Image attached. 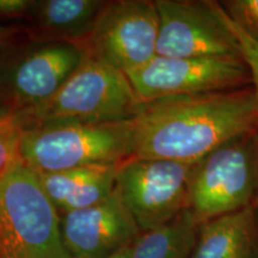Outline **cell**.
<instances>
[{
	"label": "cell",
	"instance_id": "ffe728a7",
	"mask_svg": "<svg viewBox=\"0 0 258 258\" xmlns=\"http://www.w3.org/2000/svg\"><path fill=\"white\" fill-rule=\"evenodd\" d=\"M21 30L16 27H6L0 25V53L8 48L10 44L14 43L21 36Z\"/></svg>",
	"mask_w": 258,
	"mask_h": 258
},
{
	"label": "cell",
	"instance_id": "e0dca14e",
	"mask_svg": "<svg viewBox=\"0 0 258 258\" xmlns=\"http://www.w3.org/2000/svg\"><path fill=\"white\" fill-rule=\"evenodd\" d=\"M220 4L238 27L258 41V0H227Z\"/></svg>",
	"mask_w": 258,
	"mask_h": 258
},
{
	"label": "cell",
	"instance_id": "2e32d148",
	"mask_svg": "<svg viewBox=\"0 0 258 258\" xmlns=\"http://www.w3.org/2000/svg\"><path fill=\"white\" fill-rule=\"evenodd\" d=\"M24 122L19 112H11L0 118V177L12 164L18 161V147Z\"/></svg>",
	"mask_w": 258,
	"mask_h": 258
},
{
	"label": "cell",
	"instance_id": "9a60e30c",
	"mask_svg": "<svg viewBox=\"0 0 258 258\" xmlns=\"http://www.w3.org/2000/svg\"><path fill=\"white\" fill-rule=\"evenodd\" d=\"M198 232V221L188 208L167 224L141 232L129 258H190Z\"/></svg>",
	"mask_w": 258,
	"mask_h": 258
},
{
	"label": "cell",
	"instance_id": "8992f818",
	"mask_svg": "<svg viewBox=\"0 0 258 258\" xmlns=\"http://www.w3.org/2000/svg\"><path fill=\"white\" fill-rule=\"evenodd\" d=\"M254 133L232 139L195 164L189 209L199 225L254 205Z\"/></svg>",
	"mask_w": 258,
	"mask_h": 258
},
{
	"label": "cell",
	"instance_id": "44dd1931",
	"mask_svg": "<svg viewBox=\"0 0 258 258\" xmlns=\"http://www.w3.org/2000/svg\"><path fill=\"white\" fill-rule=\"evenodd\" d=\"M131 246H132V245H131ZM131 246L124 247L123 250L118 251L117 253L112 254V256L109 257V258H129V252H131Z\"/></svg>",
	"mask_w": 258,
	"mask_h": 258
},
{
	"label": "cell",
	"instance_id": "7c38bea8",
	"mask_svg": "<svg viewBox=\"0 0 258 258\" xmlns=\"http://www.w3.org/2000/svg\"><path fill=\"white\" fill-rule=\"evenodd\" d=\"M190 258H258L256 205L200 224Z\"/></svg>",
	"mask_w": 258,
	"mask_h": 258
},
{
	"label": "cell",
	"instance_id": "d6986e66",
	"mask_svg": "<svg viewBox=\"0 0 258 258\" xmlns=\"http://www.w3.org/2000/svg\"><path fill=\"white\" fill-rule=\"evenodd\" d=\"M32 5L34 0H0V18L28 21Z\"/></svg>",
	"mask_w": 258,
	"mask_h": 258
},
{
	"label": "cell",
	"instance_id": "3957f363",
	"mask_svg": "<svg viewBox=\"0 0 258 258\" xmlns=\"http://www.w3.org/2000/svg\"><path fill=\"white\" fill-rule=\"evenodd\" d=\"M0 258H72L59 212L36 171L19 160L0 177Z\"/></svg>",
	"mask_w": 258,
	"mask_h": 258
},
{
	"label": "cell",
	"instance_id": "52a82bcc",
	"mask_svg": "<svg viewBox=\"0 0 258 258\" xmlns=\"http://www.w3.org/2000/svg\"><path fill=\"white\" fill-rule=\"evenodd\" d=\"M195 164L132 158L118 166L115 191L139 230L165 225L189 208Z\"/></svg>",
	"mask_w": 258,
	"mask_h": 258
},
{
	"label": "cell",
	"instance_id": "5bb4252c",
	"mask_svg": "<svg viewBox=\"0 0 258 258\" xmlns=\"http://www.w3.org/2000/svg\"><path fill=\"white\" fill-rule=\"evenodd\" d=\"M104 0H34L28 22L34 40L83 43L92 30Z\"/></svg>",
	"mask_w": 258,
	"mask_h": 258
},
{
	"label": "cell",
	"instance_id": "5b68a950",
	"mask_svg": "<svg viewBox=\"0 0 258 258\" xmlns=\"http://www.w3.org/2000/svg\"><path fill=\"white\" fill-rule=\"evenodd\" d=\"M85 56V47L77 42L15 41L0 53V99L14 112L37 108L55 95Z\"/></svg>",
	"mask_w": 258,
	"mask_h": 258
},
{
	"label": "cell",
	"instance_id": "7402d4cb",
	"mask_svg": "<svg viewBox=\"0 0 258 258\" xmlns=\"http://www.w3.org/2000/svg\"><path fill=\"white\" fill-rule=\"evenodd\" d=\"M254 147H256V177H257V198H258V129L254 133Z\"/></svg>",
	"mask_w": 258,
	"mask_h": 258
},
{
	"label": "cell",
	"instance_id": "6da1fadb",
	"mask_svg": "<svg viewBox=\"0 0 258 258\" xmlns=\"http://www.w3.org/2000/svg\"><path fill=\"white\" fill-rule=\"evenodd\" d=\"M257 129L258 90L253 85L143 102L133 117L132 158L194 164Z\"/></svg>",
	"mask_w": 258,
	"mask_h": 258
},
{
	"label": "cell",
	"instance_id": "ba28073f",
	"mask_svg": "<svg viewBox=\"0 0 258 258\" xmlns=\"http://www.w3.org/2000/svg\"><path fill=\"white\" fill-rule=\"evenodd\" d=\"M127 77L141 102L228 91L252 85L250 69L240 54L211 57L157 55Z\"/></svg>",
	"mask_w": 258,
	"mask_h": 258
},
{
	"label": "cell",
	"instance_id": "9c48e42d",
	"mask_svg": "<svg viewBox=\"0 0 258 258\" xmlns=\"http://www.w3.org/2000/svg\"><path fill=\"white\" fill-rule=\"evenodd\" d=\"M159 14L152 0H112L83 41L86 53L128 74L157 56Z\"/></svg>",
	"mask_w": 258,
	"mask_h": 258
},
{
	"label": "cell",
	"instance_id": "603a6c76",
	"mask_svg": "<svg viewBox=\"0 0 258 258\" xmlns=\"http://www.w3.org/2000/svg\"><path fill=\"white\" fill-rule=\"evenodd\" d=\"M11 112H14V111L10 110V109L8 108V106H6V105L4 104V103H3L2 99H0V116H3V115H8V114H11Z\"/></svg>",
	"mask_w": 258,
	"mask_h": 258
},
{
	"label": "cell",
	"instance_id": "30bf717a",
	"mask_svg": "<svg viewBox=\"0 0 258 258\" xmlns=\"http://www.w3.org/2000/svg\"><path fill=\"white\" fill-rule=\"evenodd\" d=\"M159 14L157 55L211 57L239 55V44L220 3L156 0Z\"/></svg>",
	"mask_w": 258,
	"mask_h": 258
},
{
	"label": "cell",
	"instance_id": "277c9868",
	"mask_svg": "<svg viewBox=\"0 0 258 258\" xmlns=\"http://www.w3.org/2000/svg\"><path fill=\"white\" fill-rule=\"evenodd\" d=\"M141 103L127 74L86 53L55 95L19 114L24 127L54 122H116L133 118Z\"/></svg>",
	"mask_w": 258,
	"mask_h": 258
},
{
	"label": "cell",
	"instance_id": "4fadbf2b",
	"mask_svg": "<svg viewBox=\"0 0 258 258\" xmlns=\"http://www.w3.org/2000/svg\"><path fill=\"white\" fill-rule=\"evenodd\" d=\"M118 166H86L37 175L42 188L62 215L109 198L115 191Z\"/></svg>",
	"mask_w": 258,
	"mask_h": 258
},
{
	"label": "cell",
	"instance_id": "8fae6325",
	"mask_svg": "<svg viewBox=\"0 0 258 258\" xmlns=\"http://www.w3.org/2000/svg\"><path fill=\"white\" fill-rule=\"evenodd\" d=\"M60 225L72 258H109L133 245L141 233L116 191L91 207L60 215Z\"/></svg>",
	"mask_w": 258,
	"mask_h": 258
},
{
	"label": "cell",
	"instance_id": "7a4b0ae2",
	"mask_svg": "<svg viewBox=\"0 0 258 258\" xmlns=\"http://www.w3.org/2000/svg\"><path fill=\"white\" fill-rule=\"evenodd\" d=\"M133 157V118L24 127L18 159L36 172L117 166Z\"/></svg>",
	"mask_w": 258,
	"mask_h": 258
},
{
	"label": "cell",
	"instance_id": "ac0fdd59",
	"mask_svg": "<svg viewBox=\"0 0 258 258\" xmlns=\"http://www.w3.org/2000/svg\"><path fill=\"white\" fill-rule=\"evenodd\" d=\"M230 24L235 37H237L238 44H239L240 55L243 56L245 62L247 63L250 69L251 77H252V85L258 90V41L251 37L240 27H238L231 18Z\"/></svg>",
	"mask_w": 258,
	"mask_h": 258
}]
</instances>
